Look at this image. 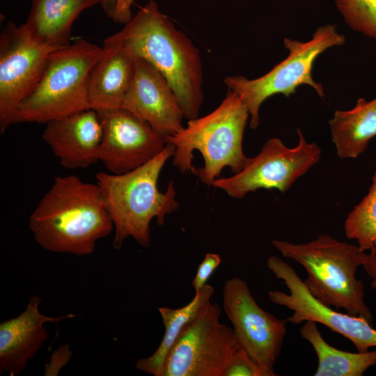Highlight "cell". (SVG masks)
<instances>
[{
    "mask_svg": "<svg viewBox=\"0 0 376 376\" xmlns=\"http://www.w3.org/2000/svg\"><path fill=\"white\" fill-rule=\"evenodd\" d=\"M104 42L118 45L134 58L152 64L171 85L185 118L191 120L198 116L204 98L200 51L159 10L155 0H149Z\"/></svg>",
    "mask_w": 376,
    "mask_h": 376,
    "instance_id": "1",
    "label": "cell"
},
{
    "mask_svg": "<svg viewBox=\"0 0 376 376\" xmlns=\"http://www.w3.org/2000/svg\"><path fill=\"white\" fill-rule=\"evenodd\" d=\"M29 227L43 249L77 256L92 253L96 242L114 229L100 186L73 175L54 179Z\"/></svg>",
    "mask_w": 376,
    "mask_h": 376,
    "instance_id": "2",
    "label": "cell"
},
{
    "mask_svg": "<svg viewBox=\"0 0 376 376\" xmlns=\"http://www.w3.org/2000/svg\"><path fill=\"white\" fill-rule=\"evenodd\" d=\"M249 117L247 107L229 91L220 104L207 115L188 120L186 127L166 138L175 147L173 164L180 172L192 173L210 186L228 166L233 173L248 163L242 148Z\"/></svg>",
    "mask_w": 376,
    "mask_h": 376,
    "instance_id": "3",
    "label": "cell"
},
{
    "mask_svg": "<svg viewBox=\"0 0 376 376\" xmlns=\"http://www.w3.org/2000/svg\"><path fill=\"white\" fill-rule=\"evenodd\" d=\"M174 152V146L167 143L156 157L137 169L121 174L95 175L113 224L115 249H120L130 237L141 246L149 247L152 219L156 218L162 226L166 217L178 209L173 182H169L165 192L157 187L161 171Z\"/></svg>",
    "mask_w": 376,
    "mask_h": 376,
    "instance_id": "4",
    "label": "cell"
},
{
    "mask_svg": "<svg viewBox=\"0 0 376 376\" xmlns=\"http://www.w3.org/2000/svg\"><path fill=\"white\" fill-rule=\"evenodd\" d=\"M272 244L284 258L303 267L307 272L304 282L321 303L342 308L372 324L373 315L365 303L363 285L356 276L368 254L358 245L340 242L327 234L305 243L275 240Z\"/></svg>",
    "mask_w": 376,
    "mask_h": 376,
    "instance_id": "5",
    "label": "cell"
},
{
    "mask_svg": "<svg viewBox=\"0 0 376 376\" xmlns=\"http://www.w3.org/2000/svg\"><path fill=\"white\" fill-rule=\"evenodd\" d=\"M102 47L79 39L54 51L38 84L18 106L13 123H47L91 109L89 74Z\"/></svg>",
    "mask_w": 376,
    "mask_h": 376,
    "instance_id": "6",
    "label": "cell"
},
{
    "mask_svg": "<svg viewBox=\"0 0 376 376\" xmlns=\"http://www.w3.org/2000/svg\"><path fill=\"white\" fill-rule=\"evenodd\" d=\"M345 42V37L336 31V25L320 26L308 41L285 38L283 45L288 50V56L267 74L254 79L241 75L226 77L224 81L228 89L238 94L247 107L250 127L257 128L260 107L272 95L283 94L289 97L298 86L307 84L320 97H324L322 85L315 82L312 77L314 61L326 49L343 45Z\"/></svg>",
    "mask_w": 376,
    "mask_h": 376,
    "instance_id": "7",
    "label": "cell"
},
{
    "mask_svg": "<svg viewBox=\"0 0 376 376\" xmlns=\"http://www.w3.org/2000/svg\"><path fill=\"white\" fill-rule=\"evenodd\" d=\"M220 315L219 304L210 302L186 327L167 356L162 376H221L242 346Z\"/></svg>",
    "mask_w": 376,
    "mask_h": 376,
    "instance_id": "8",
    "label": "cell"
},
{
    "mask_svg": "<svg viewBox=\"0 0 376 376\" xmlns=\"http://www.w3.org/2000/svg\"><path fill=\"white\" fill-rule=\"evenodd\" d=\"M297 133L298 142L295 147L286 146L279 138H270L240 172L220 177L212 185L237 199L260 189L285 192L321 156V148L316 143L308 142L299 128Z\"/></svg>",
    "mask_w": 376,
    "mask_h": 376,
    "instance_id": "9",
    "label": "cell"
},
{
    "mask_svg": "<svg viewBox=\"0 0 376 376\" xmlns=\"http://www.w3.org/2000/svg\"><path fill=\"white\" fill-rule=\"evenodd\" d=\"M55 50L32 40L24 24L8 22L3 27L0 35L1 134L13 123L18 106L38 84Z\"/></svg>",
    "mask_w": 376,
    "mask_h": 376,
    "instance_id": "10",
    "label": "cell"
},
{
    "mask_svg": "<svg viewBox=\"0 0 376 376\" xmlns=\"http://www.w3.org/2000/svg\"><path fill=\"white\" fill-rule=\"evenodd\" d=\"M223 308L241 345L269 374L276 375L274 365L286 334V320L264 311L256 301L246 282L228 279L223 289Z\"/></svg>",
    "mask_w": 376,
    "mask_h": 376,
    "instance_id": "11",
    "label": "cell"
},
{
    "mask_svg": "<svg viewBox=\"0 0 376 376\" xmlns=\"http://www.w3.org/2000/svg\"><path fill=\"white\" fill-rule=\"evenodd\" d=\"M267 265L289 290V293L268 291L272 302L292 311L286 319L288 322L299 324L312 320L324 324L350 340L357 352H367L376 347V329L371 323L360 316L336 311L321 303L311 293L295 269L281 258L270 256Z\"/></svg>",
    "mask_w": 376,
    "mask_h": 376,
    "instance_id": "12",
    "label": "cell"
},
{
    "mask_svg": "<svg viewBox=\"0 0 376 376\" xmlns=\"http://www.w3.org/2000/svg\"><path fill=\"white\" fill-rule=\"evenodd\" d=\"M97 113L102 127L98 160L111 173H125L140 167L167 144L164 136L125 108Z\"/></svg>",
    "mask_w": 376,
    "mask_h": 376,
    "instance_id": "13",
    "label": "cell"
},
{
    "mask_svg": "<svg viewBox=\"0 0 376 376\" xmlns=\"http://www.w3.org/2000/svg\"><path fill=\"white\" fill-rule=\"evenodd\" d=\"M122 107L166 138L184 127V113L171 85L155 67L141 58H135L134 76Z\"/></svg>",
    "mask_w": 376,
    "mask_h": 376,
    "instance_id": "14",
    "label": "cell"
},
{
    "mask_svg": "<svg viewBox=\"0 0 376 376\" xmlns=\"http://www.w3.org/2000/svg\"><path fill=\"white\" fill-rule=\"evenodd\" d=\"M46 125L42 139L63 167L86 168L99 161L102 127L95 110H84Z\"/></svg>",
    "mask_w": 376,
    "mask_h": 376,
    "instance_id": "15",
    "label": "cell"
},
{
    "mask_svg": "<svg viewBox=\"0 0 376 376\" xmlns=\"http://www.w3.org/2000/svg\"><path fill=\"white\" fill-rule=\"evenodd\" d=\"M42 299L32 296L26 309L18 316L0 324V370L10 376L19 375L48 338L45 327L73 318L75 314L49 317L39 310Z\"/></svg>",
    "mask_w": 376,
    "mask_h": 376,
    "instance_id": "16",
    "label": "cell"
},
{
    "mask_svg": "<svg viewBox=\"0 0 376 376\" xmlns=\"http://www.w3.org/2000/svg\"><path fill=\"white\" fill-rule=\"evenodd\" d=\"M135 69V58L124 48L104 42L102 53L88 77L91 109L97 112L122 107Z\"/></svg>",
    "mask_w": 376,
    "mask_h": 376,
    "instance_id": "17",
    "label": "cell"
},
{
    "mask_svg": "<svg viewBox=\"0 0 376 376\" xmlns=\"http://www.w3.org/2000/svg\"><path fill=\"white\" fill-rule=\"evenodd\" d=\"M101 0H33L24 26L35 42L54 49L68 46L72 26L81 13Z\"/></svg>",
    "mask_w": 376,
    "mask_h": 376,
    "instance_id": "18",
    "label": "cell"
},
{
    "mask_svg": "<svg viewBox=\"0 0 376 376\" xmlns=\"http://www.w3.org/2000/svg\"><path fill=\"white\" fill-rule=\"evenodd\" d=\"M329 125L338 157L357 158L376 136V97L359 98L352 109L336 110Z\"/></svg>",
    "mask_w": 376,
    "mask_h": 376,
    "instance_id": "19",
    "label": "cell"
},
{
    "mask_svg": "<svg viewBox=\"0 0 376 376\" xmlns=\"http://www.w3.org/2000/svg\"><path fill=\"white\" fill-rule=\"evenodd\" d=\"M214 288L205 284L195 293L193 299L179 308H159L164 326L163 338L155 352L150 357L140 359L136 368L154 376H162L164 366L167 356L178 337L186 328L211 302Z\"/></svg>",
    "mask_w": 376,
    "mask_h": 376,
    "instance_id": "20",
    "label": "cell"
},
{
    "mask_svg": "<svg viewBox=\"0 0 376 376\" xmlns=\"http://www.w3.org/2000/svg\"><path fill=\"white\" fill-rule=\"evenodd\" d=\"M299 332L317 355L315 376H362L376 365V350L350 352L338 350L326 342L314 321H305Z\"/></svg>",
    "mask_w": 376,
    "mask_h": 376,
    "instance_id": "21",
    "label": "cell"
},
{
    "mask_svg": "<svg viewBox=\"0 0 376 376\" xmlns=\"http://www.w3.org/2000/svg\"><path fill=\"white\" fill-rule=\"evenodd\" d=\"M344 230L348 238L357 241L363 251L376 247V171L368 194L348 214Z\"/></svg>",
    "mask_w": 376,
    "mask_h": 376,
    "instance_id": "22",
    "label": "cell"
},
{
    "mask_svg": "<svg viewBox=\"0 0 376 376\" xmlns=\"http://www.w3.org/2000/svg\"><path fill=\"white\" fill-rule=\"evenodd\" d=\"M334 2L350 28L376 40V0H334Z\"/></svg>",
    "mask_w": 376,
    "mask_h": 376,
    "instance_id": "23",
    "label": "cell"
},
{
    "mask_svg": "<svg viewBox=\"0 0 376 376\" xmlns=\"http://www.w3.org/2000/svg\"><path fill=\"white\" fill-rule=\"evenodd\" d=\"M221 376H269V374L242 347L226 366Z\"/></svg>",
    "mask_w": 376,
    "mask_h": 376,
    "instance_id": "24",
    "label": "cell"
},
{
    "mask_svg": "<svg viewBox=\"0 0 376 376\" xmlns=\"http://www.w3.org/2000/svg\"><path fill=\"white\" fill-rule=\"evenodd\" d=\"M100 3L115 22L125 24L132 17L131 8L134 0H101Z\"/></svg>",
    "mask_w": 376,
    "mask_h": 376,
    "instance_id": "25",
    "label": "cell"
},
{
    "mask_svg": "<svg viewBox=\"0 0 376 376\" xmlns=\"http://www.w3.org/2000/svg\"><path fill=\"white\" fill-rule=\"evenodd\" d=\"M221 263L219 255L212 253L205 254L191 282L195 293L198 292L207 284V281Z\"/></svg>",
    "mask_w": 376,
    "mask_h": 376,
    "instance_id": "26",
    "label": "cell"
},
{
    "mask_svg": "<svg viewBox=\"0 0 376 376\" xmlns=\"http://www.w3.org/2000/svg\"><path fill=\"white\" fill-rule=\"evenodd\" d=\"M72 352L68 345H61L52 352L50 359L45 365V376H56L60 370L68 363Z\"/></svg>",
    "mask_w": 376,
    "mask_h": 376,
    "instance_id": "27",
    "label": "cell"
},
{
    "mask_svg": "<svg viewBox=\"0 0 376 376\" xmlns=\"http://www.w3.org/2000/svg\"><path fill=\"white\" fill-rule=\"evenodd\" d=\"M366 274L371 278L370 286L376 292V247L370 251L363 265Z\"/></svg>",
    "mask_w": 376,
    "mask_h": 376,
    "instance_id": "28",
    "label": "cell"
}]
</instances>
